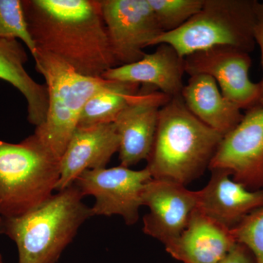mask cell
I'll return each instance as SVG.
<instances>
[{
	"mask_svg": "<svg viewBox=\"0 0 263 263\" xmlns=\"http://www.w3.org/2000/svg\"><path fill=\"white\" fill-rule=\"evenodd\" d=\"M254 39L256 44L258 45L261 53V65L263 72V3H259V15L257 23L254 29ZM259 95L258 102L256 107H263V75L262 80L258 83Z\"/></svg>",
	"mask_w": 263,
	"mask_h": 263,
	"instance_id": "obj_23",
	"label": "cell"
},
{
	"mask_svg": "<svg viewBox=\"0 0 263 263\" xmlns=\"http://www.w3.org/2000/svg\"><path fill=\"white\" fill-rule=\"evenodd\" d=\"M75 184L24 215L2 218L0 233L13 240L18 263H57L79 228L93 216Z\"/></svg>",
	"mask_w": 263,
	"mask_h": 263,
	"instance_id": "obj_3",
	"label": "cell"
},
{
	"mask_svg": "<svg viewBox=\"0 0 263 263\" xmlns=\"http://www.w3.org/2000/svg\"><path fill=\"white\" fill-rule=\"evenodd\" d=\"M259 3L256 0H205L200 11L186 23L162 33L152 46L166 43L183 58L216 46H232L250 53L255 48Z\"/></svg>",
	"mask_w": 263,
	"mask_h": 263,
	"instance_id": "obj_5",
	"label": "cell"
},
{
	"mask_svg": "<svg viewBox=\"0 0 263 263\" xmlns=\"http://www.w3.org/2000/svg\"><path fill=\"white\" fill-rule=\"evenodd\" d=\"M117 67L139 61L143 49L162 34L148 0H100Z\"/></svg>",
	"mask_w": 263,
	"mask_h": 263,
	"instance_id": "obj_8",
	"label": "cell"
},
{
	"mask_svg": "<svg viewBox=\"0 0 263 263\" xmlns=\"http://www.w3.org/2000/svg\"><path fill=\"white\" fill-rule=\"evenodd\" d=\"M223 137L195 117L181 96L171 98L159 111L146 167L152 179L186 186L209 168Z\"/></svg>",
	"mask_w": 263,
	"mask_h": 263,
	"instance_id": "obj_2",
	"label": "cell"
},
{
	"mask_svg": "<svg viewBox=\"0 0 263 263\" xmlns=\"http://www.w3.org/2000/svg\"><path fill=\"white\" fill-rule=\"evenodd\" d=\"M205 0H148L162 32L179 29L201 9Z\"/></svg>",
	"mask_w": 263,
	"mask_h": 263,
	"instance_id": "obj_20",
	"label": "cell"
},
{
	"mask_svg": "<svg viewBox=\"0 0 263 263\" xmlns=\"http://www.w3.org/2000/svg\"><path fill=\"white\" fill-rule=\"evenodd\" d=\"M22 4L37 50L89 77L102 78L117 67L98 0H23Z\"/></svg>",
	"mask_w": 263,
	"mask_h": 263,
	"instance_id": "obj_1",
	"label": "cell"
},
{
	"mask_svg": "<svg viewBox=\"0 0 263 263\" xmlns=\"http://www.w3.org/2000/svg\"><path fill=\"white\" fill-rule=\"evenodd\" d=\"M148 85H142L136 98L119 114L116 129L119 138L120 165L129 167L147 160L155 141L159 111L171 99Z\"/></svg>",
	"mask_w": 263,
	"mask_h": 263,
	"instance_id": "obj_12",
	"label": "cell"
},
{
	"mask_svg": "<svg viewBox=\"0 0 263 263\" xmlns=\"http://www.w3.org/2000/svg\"><path fill=\"white\" fill-rule=\"evenodd\" d=\"M219 263H256V261L247 247L240 243H236Z\"/></svg>",
	"mask_w": 263,
	"mask_h": 263,
	"instance_id": "obj_24",
	"label": "cell"
},
{
	"mask_svg": "<svg viewBox=\"0 0 263 263\" xmlns=\"http://www.w3.org/2000/svg\"><path fill=\"white\" fill-rule=\"evenodd\" d=\"M0 263H4V261H3V256H2L1 253H0Z\"/></svg>",
	"mask_w": 263,
	"mask_h": 263,
	"instance_id": "obj_25",
	"label": "cell"
},
{
	"mask_svg": "<svg viewBox=\"0 0 263 263\" xmlns=\"http://www.w3.org/2000/svg\"><path fill=\"white\" fill-rule=\"evenodd\" d=\"M197 191L168 180L152 179L146 183L142 204L149 209L143 218L145 234L165 245L179 237L197 207Z\"/></svg>",
	"mask_w": 263,
	"mask_h": 263,
	"instance_id": "obj_11",
	"label": "cell"
},
{
	"mask_svg": "<svg viewBox=\"0 0 263 263\" xmlns=\"http://www.w3.org/2000/svg\"><path fill=\"white\" fill-rule=\"evenodd\" d=\"M184 73V58L172 46L161 43L155 52L146 53L139 61L109 69L102 78L148 85L170 98H175L181 96Z\"/></svg>",
	"mask_w": 263,
	"mask_h": 263,
	"instance_id": "obj_16",
	"label": "cell"
},
{
	"mask_svg": "<svg viewBox=\"0 0 263 263\" xmlns=\"http://www.w3.org/2000/svg\"><path fill=\"white\" fill-rule=\"evenodd\" d=\"M236 243L231 230L196 208L181 235L164 247L173 258L182 263H219Z\"/></svg>",
	"mask_w": 263,
	"mask_h": 263,
	"instance_id": "obj_15",
	"label": "cell"
},
{
	"mask_svg": "<svg viewBox=\"0 0 263 263\" xmlns=\"http://www.w3.org/2000/svg\"><path fill=\"white\" fill-rule=\"evenodd\" d=\"M140 88L141 85L135 83L108 80L84 105L78 127L113 124L136 98Z\"/></svg>",
	"mask_w": 263,
	"mask_h": 263,
	"instance_id": "obj_19",
	"label": "cell"
},
{
	"mask_svg": "<svg viewBox=\"0 0 263 263\" xmlns=\"http://www.w3.org/2000/svg\"><path fill=\"white\" fill-rule=\"evenodd\" d=\"M206 186L198 190L197 209L232 230L247 216L263 208V188L249 190L224 170H212Z\"/></svg>",
	"mask_w": 263,
	"mask_h": 263,
	"instance_id": "obj_14",
	"label": "cell"
},
{
	"mask_svg": "<svg viewBox=\"0 0 263 263\" xmlns=\"http://www.w3.org/2000/svg\"><path fill=\"white\" fill-rule=\"evenodd\" d=\"M28 55L18 40L0 39V80L6 81L18 89L27 104V120L34 127L43 124L47 115L48 89L29 75L24 65Z\"/></svg>",
	"mask_w": 263,
	"mask_h": 263,
	"instance_id": "obj_18",
	"label": "cell"
},
{
	"mask_svg": "<svg viewBox=\"0 0 263 263\" xmlns=\"http://www.w3.org/2000/svg\"><path fill=\"white\" fill-rule=\"evenodd\" d=\"M231 233L237 243L250 251L256 263H263V208L247 216Z\"/></svg>",
	"mask_w": 263,
	"mask_h": 263,
	"instance_id": "obj_22",
	"label": "cell"
},
{
	"mask_svg": "<svg viewBox=\"0 0 263 263\" xmlns=\"http://www.w3.org/2000/svg\"><path fill=\"white\" fill-rule=\"evenodd\" d=\"M184 62L186 73L212 77L222 95L240 110L257 105L259 86L249 77L252 62L248 52L232 46H216L192 53L185 57Z\"/></svg>",
	"mask_w": 263,
	"mask_h": 263,
	"instance_id": "obj_10",
	"label": "cell"
},
{
	"mask_svg": "<svg viewBox=\"0 0 263 263\" xmlns=\"http://www.w3.org/2000/svg\"><path fill=\"white\" fill-rule=\"evenodd\" d=\"M1 220H2V218L0 217V222H1Z\"/></svg>",
	"mask_w": 263,
	"mask_h": 263,
	"instance_id": "obj_26",
	"label": "cell"
},
{
	"mask_svg": "<svg viewBox=\"0 0 263 263\" xmlns=\"http://www.w3.org/2000/svg\"><path fill=\"white\" fill-rule=\"evenodd\" d=\"M60 159L34 134L18 143L0 140V217L24 215L56 191Z\"/></svg>",
	"mask_w": 263,
	"mask_h": 263,
	"instance_id": "obj_4",
	"label": "cell"
},
{
	"mask_svg": "<svg viewBox=\"0 0 263 263\" xmlns=\"http://www.w3.org/2000/svg\"><path fill=\"white\" fill-rule=\"evenodd\" d=\"M3 38L20 40L28 48L32 57L37 53L21 0H0V39Z\"/></svg>",
	"mask_w": 263,
	"mask_h": 263,
	"instance_id": "obj_21",
	"label": "cell"
},
{
	"mask_svg": "<svg viewBox=\"0 0 263 263\" xmlns=\"http://www.w3.org/2000/svg\"><path fill=\"white\" fill-rule=\"evenodd\" d=\"M209 169L228 171L249 190L263 188V107L247 110L223 137Z\"/></svg>",
	"mask_w": 263,
	"mask_h": 263,
	"instance_id": "obj_9",
	"label": "cell"
},
{
	"mask_svg": "<svg viewBox=\"0 0 263 263\" xmlns=\"http://www.w3.org/2000/svg\"><path fill=\"white\" fill-rule=\"evenodd\" d=\"M35 68L44 77L48 89L46 120L34 134L52 153L61 159L84 105L108 80L83 76L58 57L37 50Z\"/></svg>",
	"mask_w": 263,
	"mask_h": 263,
	"instance_id": "obj_6",
	"label": "cell"
},
{
	"mask_svg": "<svg viewBox=\"0 0 263 263\" xmlns=\"http://www.w3.org/2000/svg\"><path fill=\"white\" fill-rule=\"evenodd\" d=\"M115 124L78 127L60 159V176L56 191L68 187L84 171L105 168L119 152Z\"/></svg>",
	"mask_w": 263,
	"mask_h": 263,
	"instance_id": "obj_13",
	"label": "cell"
},
{
	"mask_svg": "<svg viewBox=\"0 0 263 263\" xmlns=\"http://www.w3.org/2000/svg\"><path fill=\"white\" fill-rule=\"evenodd\" d=\"M152 179L146 167L135 171L119 165L84 171L74 184L84 197H95L93 216H119L131 226L139 219L143 190Z\"/></svg>",
	"mask_w": 263,
	"mask_h": 263,
	"instance_id": "obj_7",
	"label": "cell"
},
{
	"mask_svg": "<svg viewBox=\"0 0 263 263\" xmlns=\"http://www.w3.org/2000/svg\"><path fill=\"white\" fill-rule=\"evenodd\" d=\"M181 97L195 117L223 136L233 130L243 119L241 110L222 95L211 76H190Z\"/></svg>",
	"mask_w": 263,
	"mask_h": 263,
	"instance_id": "obj_17",
	"label": "cell"
}]
</instances>
